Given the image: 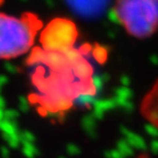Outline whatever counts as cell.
<instances>
[{"label":"cell","mask_w":158,"mask_h":158,"mask_svg":"<svg viewBox=\"0 0 158 158\" xmlns=\"http://www.w3.org/2000/svg\"><path fill=\"white\" fill-rule=\"evenodd\" d=\"M34 92L30 97L45 116H62L77 102L94 94L90 66L81 63H62L39 68L33 75Z\"/></svg>","instance_id":"6da1fadb"},{"label":"cell","mask_w":158,"mask_h":158,"mask_svg":"<svg viewBox=\"0 0 158 158\" xmlns=\"http://www.w3.org/2000/svg\"><path fill=\"white\" fill-rule=\"evenodd\" d=\"M41 27L39 18L0 12V59H13L27 54L34 45Z\"/></svg>","instance_id":"7a4b0ae2"},{"label":"cell","mask_w":158,"mask_h":158,"mask_svg":"<svg viewBox=\"0 0 158 158\" xmlns=\"http://www.w3.org/2000/svg\"><path fill=\"white\" fill-rule=\"evenodd\" d=\"M113 15L132 37L144 40L158 32V0H115Z\"/></svg>","instance_id":"3957f363"},{"label":"cell","mask_w":158,"mask_h":158,"mask_svg":"<svg viewBox=\"0 0 158 158\" xmlns=\"http://www.w3.org/2000/svg\"><path fill=\"white\" fill-rule=\"evenodd\" d=\"M76 15L84 18H96L104 11L110 0H65Z\"/></svg>","instance_id":"277c9868"},{"label":"cell","mask_w":158,"mask_h":158,"mask_svg":"<svg viewBox=\"0 0 158 158\" xmlns=\"http://www.w3.org/2000/svg\"><path fill=\"white\" fill-rule=\"evenodd\" d=\"M141 113L145 120L158 130V80L142 99Z\"/></svg>","instance_id":"5b68a950"}]
</instances>
